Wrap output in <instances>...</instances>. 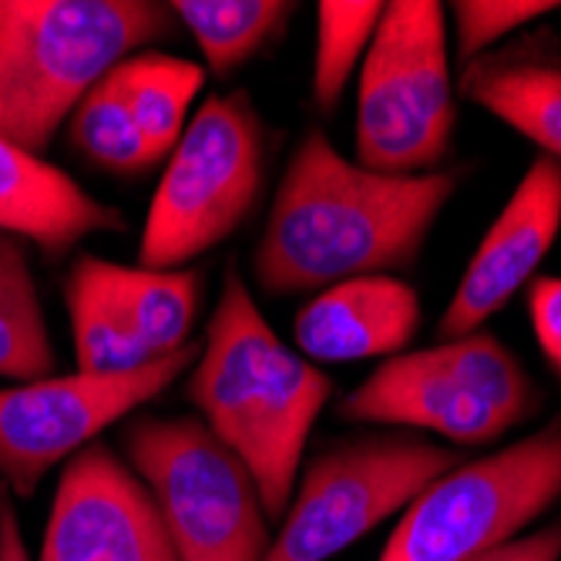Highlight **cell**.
<instances>
[{"label": "cell", "instance_id": "6da1fadb", "mask_svg": "<svg viewBox=\"0 0 561 561\" xmlns=\"http://www.w3.org/2000/svg\"><path fill=\"white\" fill-rule=\"evenodd\" d=\"M454 188V172H370L310 131L276 188L252 270L266 293L293 296L411 266Z\"/></svg>", "mask_w": 561, "mask_h": 561}, {"label": "cell", "instance_id": "7a4b0ae2", "mask_svg": "<svg viewBox=\"0 0 561 561\" xmlns=\"http://www.w3.org/2000/svg\"><path fill=\"white\" fill-rule=\"evenodd\" d=\"M330 387L317 364L279 340L249 283L229 266L188 377V400L202 424L249 468L270 522L283 518L293 501L302 447Z\"/></svg>", "mask_w": 561, "mask_h": 561}, {"label": "cell", "instance_id": "3957f363", "mask_svg": "<svg viewBox=\"0 0 561 561\" xmlns=\"http://www.w3.org/2000/svg\"><path fill=\"white\" fill-rule=\"evenodd\" d=\"M151 0H11L0 44V135L41 151L125 58L175 34Z\"/></svg>", "mask_w": 561, "mask_h": 561}, {"label": "cell", "instance_id": "277c9868", "mask_svg": "<svg viewBox=\"0 0 561 561\" xmlns=\"http://www.w3.org/2000/svg\"><path fill=\"white\" fill-rule=\"evenodd\" d=\"M266 182V128L245 94L202 105L169 151L141 229V270H179L226 242Z\"/></svg>", "mask_w": 561, "mask_h": 561}, {"label": "cell", "instance_id": "5b68a950", "mask_svg": "<svg viewBox=\"0 0 561 561\" xmlns=\"http://www.w3.org/2000/svg\"><path fill=\"white\" fill-rule=\"evenodd\" d=\"M538 393L518 356L491 333L397 353L350 397L346 421L434 431L457 444H491L528 421Z\"/></svg>", "mask_w": 561, "mask_h": 561}, {"label": "cell", "instance_id": "8992f818", "mask_svg": "<svg viewBox=\"0 0 561 561\" xmlns=\"http://www.w3.org/2000/svg\"><path fill=\"white\" fill-rule=\"evenodd\" d=\"M454 125L444 8L437 0L387 4L360 65L356 165L380 175L434 172Z\"/></svg>", "mask_w": 561, "mask_h": 561}, {"label": "cell", "instance_id": "52a82bcc", "mask_svg": "<svg viewBox=\"0 0 561 561\" xmlns=\"http://www.w3.org/2000/svg\"><path fill=\"white\" fill-rule=\"evenodd\" d=\"M125 457L156 497L179 561H263L270 515L249 468L198 417H141Z\"/></svg>", "mask_w": 561, "mask_h": 561}, {"label": "cell", "instance_id": "ba28073f", "mask_svg": "<svg viewBox=\"0 0 561 561\" xmlns=\"http://www.w3.org/2000/svg\"><path fill=\"white\" fill-rule=\"evenodd\" d=\"M561 497V421L427 484L393 528L380 561H471Z\"/></svg>", "mask_w": 561, "mask_h": 561}, {"label": "cell", "instance_id": "9c48e42d", "mask_svg": "<svg viewBox=\"0 0 561 561\" xmlns=\"http://www.w3.org/2000/svg\"><path fill=\"white\" fill-rule=\"evenodd\" d=\"M457 465V450L411 434H374L336 444L302 474L263 561H327L403 512Z\"/></svg>", "mask_w": 561, "mask_h": 561}, {"label": "cell", "instance_id": "30bf717a", "mask_svg": "<svg viewBox=\"0 0 561 561\" xmlns=\"http://www.w3.org/2000/svg\"><path fill=\"white\" fill-rule=\"evenodd\" d=\"M198 356L185 346L131 374H68L0 387V478L31 497L50 468L71 461L98 434L165 393Z\"/></svg>", "mask_w": 561, "mask_h": 561}, {"label": "cell", "instance_id": "8fae6325", "mask_svg": "<svg viewBox=\"0 0 561 561\" xmlns=\"http://www.w3.org/2000/svg\"><path fill=\"white\" fill-rule=\"evenodd\" d=\"M37 561H179L148 484L101 444L61 471Z\"/></svg>", "mask_w": 561, "mask_h": 561}, {"label": "cell", "instance_id": "7c38bea8", "mask_svg": "<svg viewBox=\"0 0 561 561\" xmlns=\"http://www.w3.org/2000/svg\"><path fill=\"white\" fill-rule=\"evenodd\" d=\"M561 229V162L538 156L457 283L437 323L440 340L478 333L512 296L528 286Z\"/></svg>", "mask_w": 561, "mask_h": 561}, {"label": "cell", "instance_id": "4fadbf2b", "mask_svg": "<svg viewBox=\"0 0 561 561\" xmlns=\"http://www.w3.org/2000/svg\"><path fill=\"white\" fill-rule=\"evenodd\" d=\"M421 327V299L393 276H356L320 289L293 320V340L306 360L356 364L397 356Z\"/></svg>", "mask_w": 561, "mask_h": 561}, {"label": "cell", "instance_id": "5bb4252c", "mask_svg": "<svg viewBox=\"0 0 561 561\" xmlns=\"http://www.w3.org/2000/svg\"><path fill=\"white\" fill-rule=\"evenodd\" d=\"M98 232H125L118 209L98 202L68 172L0 135V236L65 256Z\"/></svg>", "mask_w": 561, "mask_h": 561}, {"label": "cell", "instance_id": "9a60e30c", "mask_svg": "<svg viewBox=\"0 0 561 561\" xmlns=\"http://www.w3.org/2000/svg\"><path fill=\"white\" fill-rule=\"evenodd\" d=\"M457 88L561 162V58L541 41L491 50L465 65Z\"/></svg>", "mask_w": 561, "mask_h": 561}, {"label": "cell", "instance_id": "2e32d148", "mask_svg": "<svg viewBox=\"0 0 561 561\" xmlns=\"http://www.w3.org/2000/svg\"><path fill=\"white\" fill-rule=\"evenodd\" d=\"M75 360L81 374H131L162 360L138 336L122 299L105 279V260L78 256L65 279Z\"/></svg>", "mask_w": 561, "mask_h": 561}, {"label": "cell", "instance_id": "e0dca14e", "mask_svg": "<svg viewBox=\"0 0 561 561\" xmlns=\"http://www.w3.org/2000/svg\"><path fill=\"white\" fill-rule=\"evenodd\" d=\"M108 78L118 88L148 145L165 159L188 125V108L195 94L206 84L202 65L159 55V50H138V55L125 58Z\"/></svg>", "mask_w": 561, "mask_h": 561}, {"label": "cell", "instance_id": "ac0fdd59", "mask_svg": "<svg viewBox=\"0 0 561 561\" xmlns=\"http://www.w3.org/2000/svg\"><path fill=\"white\" fill-rule=\"evenodd\" d=\"M105 279L151 353L169 356L192 346V327L202 302L198 273L135 270L105 260Z\"/></svg>", "mask_w": 561, "mask_h": 561}, {"label": "cell", "instance_id": "d6986e66", "mask_svg": "<svg viewBox=\"0 0 561 561\" xmlns=\"http://www.w3.org/2000/svg\"><path fill=\"white\" fill-rule=\"evenodd\" d=\"M55 360L27 252L18 239L0 236V377L44 380L55 374Z\"/></svg>", "mask_w": 561, "mask_h": 561}, {"label": "cell", "instance_id": "ffe728a7", "mask_svg": "<svg viewBox=\"0 0 561 561\" xmlns=\"http://www.w3.org/2000/svg\"><path fill=\"white\" fill-rule=\"evenodd\" d=\"M175 18L195 37L216 75H232L279 34L296 11L283 0H179Z\"/></svg>", "mask_w": 561, "mask_h": 561}, {"label": "cell", "instance_id": "44dd1931", "mask_svg": "<svg viewBox=\"0 0 561 561\" xmlns=\"http://www.w3.org/2000/svg\"><path fill=\"white\" fill-rule=\"evenodd\" d=\"M387 4L380 0H323L317 4L313 47V101L320 112H333L356 65H364Z\"/></svg>", "mask_w": 561, "mask_h": 561}, {"label": "cell", "instance_id": "7402d4cb", "mask_svg": "<svg viewBox=\"0 0 561 561\" xmlns=\"http://www.w3.org/2000/svg\"><path fill=\"white\" fill-rule=\"evenodd\" d=\"M68 131L75 148L98 169H108L118 175H138L162 162V156L148 145V138L135 125L112 78H105L84 94V101L68 118Z\"/></svg>", "mask_w": 561, "mask_h": 561}, {"label": "cell", "instance_id": "603a6c76", "mask_svg": "<svg viewBox=\"0 0 561 561\" xmlns=\"http://www.w3.org/2000/svg\"><path fill=\"white\" fill-rule=\"evenodd\" d=\"M561 4L551 0H461L454 4V27H457V50H461L465 65L484 58L501 44L507 34L538 21L548 11H558Z\"/></svg>", "mask_w": 561, "mask_h": 561}, {"label": "cell", "instance_id": "cb8c5ba5", "mask_svg": "<svg viewBox=\"0 0 561 561\" xmlns=\"http://www.w3.org/2000/svg\"><path fill=\"white\" fill-rule=\"evenodd\" d=\"M528 317L545 360L561 377V279L558 276H538L528 283Z\"/></svg>", "mask_w": 561, "mask_h": 561}, {"label": "cell", "instance_id": "d4e9b609", "mask_svg": "<svg viewBox=\"0 0 561 561\" xmlns=\"http://www.w3.org/2000/svg\"><path fill=\"white\" fill-rule=\"evenodd\" d=\"M471 561H561V522L507 545H497Z\"/></svg>", "mask_w": 561, "mask_h": 561}, {"label": "cell", "instance_id": "484cf974", "mask_svg": "<svg viewBox=\"0 0 561 561\" xmlns=\"http://www.w3.org/2000/svg\"><path fill=\"white\" fill-rule=\"evenodd\" d=\"M0 561H31L21 538L18 512L8 494H0Z\"/></svg>", "mask_w": 561, "mask_h": 561}, {"label": "cell", "instance_id": "4316f807", "mask_svg": "<svg viewBox=\"0 0 561 561\" xmlns=\"http://www.w3.org/2000/svg\"><path fill=\"white\" fill-rule=\"evenodd\" d=\"M11 4V0H8ZM8 4H0V44H4V31H8Z\"/></svg>", "mask_w": 561, "mask_h": 561}]
</instances>
